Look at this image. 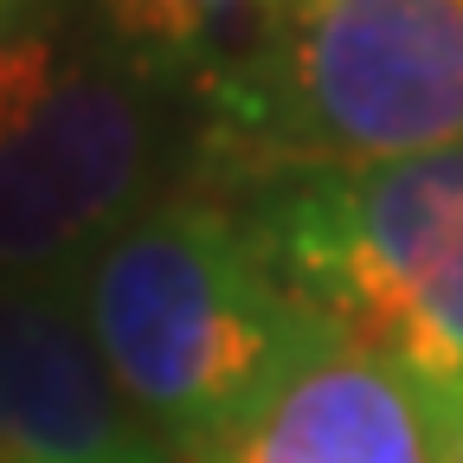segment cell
<instances>
[{"label": "cell", "mask_w": 463, "mask_h": 463, "mask_svg": "<svg viewBox=\"0 0 463 463\" xmlns=\"http://www.w3.org/2000/svg\"><path fill=\"white\" fill-rule=\"evenodd\" d=\"M71 309L129 399L181 463L328 335L270 270L239 200L161 194L84 258Z\"/></svg>", "instance_id": "1"}, {"label": "cell", "mask_w": 463, "mask_h": 463, "mask_svg": "<svg viewBox=\"0 0 463 463\" xmlns=\"http://www.w3.org/2000/svg\"><path fill=\"white\" fill-rule=\"evenodd\" d=\"M200 103L219 194L463 148V0H264Z\"/></svg>", "instance_id": "2"}, {"label": "cell", "mask_w": 463, "mask_h": 463, "mask_svg": "<svg viewBox=\"0 0 463 463\" xmlns=\"http://www.w3.org/2000/svg\"><path fill=\"white\" fill-rule=\"evenodd\" d=\"M270 270L328 335L463 399V148L289 167L232 187Z\"/></svg>", "instance_id": "3"}, {"label": "cell", "mask_w": 463, "mask_h": 463, "mask_svg": "<svg viewBox=\"0 0 463 463\" xmlns=\"http://www.w3.org/2000/svg\"><path fill=\"white\" fill-rule=\"evenodd\" d=\"M181 463H444V412L392 361L322 335Z\"/></svg>", "instance_id": "4"}, {"label": "cell", "mask_w": 463, "mask_h": 463, "mask_svg": "<svg viewBox=\"0 0 463 463\" xmlns=\"http://www.w3.org/2000/svg\"><path fill=\"white\" fill-rule=\"evenodd\" d=\"M0 463H174L65 289L0 277Z\"/></svg>", "instance_id": "5"}, {"label": "cell", "mask_w": 463, "mask_h": 463, "mask_svg": "<svg viewBox=\"0 0 463 463\" xmlns=\"http://www.w3.org/2000/svg\"><path fill=\"white\" fill-rule=\"evenodd\" d=\"M109 52L142 84L200 90L225 58H239L264 0H97Z\"/></svg>", "instance_id": "6"}, {"label": "cell", "mask_w": 463, "mask_h": 463, "mask_svg": "<svg viewBox=\"0 0 463 463\" xmlns=\"http://www.w3.org/2000/svg\"><path fill=\"white\" fill-rule=\"evenodd\" d=\"M444 463H463V399L444 412Z\"/></svg>", "instance_id": "7"}]
</instances>
